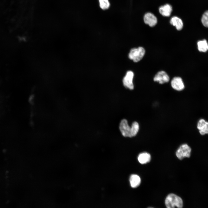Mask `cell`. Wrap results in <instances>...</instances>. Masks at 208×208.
Segmentation results:
<instances>
[{"instance_id":"cell-8","label":"cell","mask_w":208,"mask_h":208,"mask_svg":"<svg viewBox=\"0 0 208 208\" xmlns=\"http://www.w3.org/2000/svg\"><path fill=\"white\" fill-rule=\"evenodd\" d=\"M169 77L167 73L164 71L159 72L154 78V81L162 84L168 82L169 80Z\"/></svg>"},{"instance_id":"cell-4","label":"cell","mask_w":208,"mask_h":208,"mask_svg":"<svg viewBox=\"0 0 208 208\" xmlns=\"http://www.w3.org/2000/svg\"><path fill=\"white\" fill-rule=\"evenodd\" d=\"M191 151L190 146L186 144H184L178 148L176 152V155L179 159H181L185 157H190Z\"/></svg>"},{"instance_id":"cell-7","label":"cell","mask_w":208,"mask_h":208,"mask_svg":"<svg viewBox=\"0 0 208 208\" xmlns=\"http://www.w3.org/2000/svg\"><path fill=\"white\" fill-rule=\"evenodd\" d=\"M172 88L177 91H181L185 88V85L181 78L179 77H174L171 83Z\"/></svg>"},{"instance_id":"cell-6","label":"cell","mask_w":208,"mask_h":208,"mask_svg":"<svg viewBox=\"0 0 208 208\" xmlns=\"http://www.w3.org/2000/svg\"><path fill=\"white\" fill-rule=\"evenodd\" d=\"M197 128L201 135H203L208 134V122L205 119L201 118L198 120Z\"/></svg>"},{"instance_id":"cell-9","label":"cell","mask_w":208,"mask_h":208,"mask_svg":"<svg viewBox=\"0 0 208 208\" xmlns=\"http://www.w3.org/2000/svg\"><path fill=\"white\" fill-rule=\"evenodd\" d=\"M144 23L150 27L155 26L157 22V19L156 16L150 13L146 14L144 17Z\"/></svg>"},{"instance_id":"cell-13","label":"cell","mask_w":208,"mask_h":208,"mask_svg":"<svg viewBox=\"0 0 208 208\" xmlns=\"http://www.w3.org/2000/svg\"><path fill=\"white\" fill-rule=\"evenodd\" d=\"M131 186L133 188H136L141 183V179L138 175L133 174L131 175L129 179Z\"/></svg>"},{"instance_id":"cell-16","label":"cell","mask_w":208,"mask_h":208,"mask_svg":"<svg viewBox=\"0 0 208 208\" xmlns=\"http://www.w3.org/2000/svg\"><path fill=\"white\" fill-rule=\"evenodd\" d=\"M100 8L103 10L108 9L110 5L108 0H99Z\"/></svg>"},{"instance_id":"cell-2","label":"cell","mask_w":208,"mask_h":208,"mask_svg":"<svg viewBox=\"0 0 208 208\" xmlns=\"http://www.w3.org/2000/svg\"><path fill=\"white\" fill-rule=\"evenodd\" d=\"M165 204L168 208H173L175 207L181 208L183 207L182 199L173 194H170L167 196L165 200Z\"/></svg>"},{"instance_id":"cell-1","label":"cell","mask_w":208,"mask_h":208,"mask_svg":"<svg viewBox=\"0 0 208 208\" xmlns=\"http://www.w3.org/2000/svg\"><path fill=\"white\" fill-rule=\"evenodd\" d=\"M119 127L123 136L132 138L137 134L140 130V126L139 123L136 121L133 122L131 126H130L127 120L123 119L121 121Z\"/></svg>"},{"instance_id":"cell-5","label":"cell","mask_w":208,"mask_h":208,"mask_svg":"<svg viewBox=\"0 0 208 208\" xmlns=\"http://www.w3.org/2000/svg\"><path fill=\"white\" fill-rule=\"evenodd\" d=\"M134 73L131 71L127 72L125 76L123 79L124 86L127 88L132 90L134 89V85L133 82Z\"/></svg>"},{"instance_id":"cell-3","label":"cell","mask_w":208,"mask_h":208,"mask_svg":"<svg viewBox=\"0 0 208 208\" xmlns=\"http://www.w3.org/2000/svg\"><path fill=\"white\" fill-rule=\"evenodd\" d=\"M145 53V50L142 47L131 49L129 54V58L135 62H138L143 57Z\"/></svg>"},{"instance_id":"cell-14","label":"cell","mask_w":208,"mask_h":208,"mask_svg":"<svg viewBox=\"0 0 208 208\" xmlns=\"http://www.w3.org/2000/svg\"><path fill=\"white\" fill-rule=\"evenodd\" d=\"M198 50L201 52H205L208 50V43L206 40L198 41L197 43Z\"/></svg>"},{"instance_id":"cell-11","label":"cell","mask_w":208,"mask_h":208,"mask_svg":"<svg viewBox=\"0 0 208 208\" xmlns=\"http://www.w3.org/2000/svg\"><path fill=\"white\" fill-rule=\"evenodd\" d=\"M150 155L146 152L140 153L138 157V160L141 164H144L149 162L151 160Z\"/></svg>"},{"instance_id":"cell-10","label":"cell","mask_w":208,"mask_h":208,"mask_svg":"<svg viewBox=\"0 0 208 208\" xmlns=\"http://www.w3.org/2000/svg\"><path fill=\"white\" fill-rule=\"evenodd\" d=\"M172 10L171 6L169 4H166L160 7L159 9V13L163 16H169Z\"/></svg>"},{"instance_id":"cell-12","label":"cell","mask_w":208,"mask_h":208,"mask_svg":"<svg viewBox=\"0 0 208 208\" xmlns=\"http://www.w3.org/2000/svg\"><path fill=\"white\" fill-rule=\"evenodd\" d=\"M170 24L176 27L178 30H181L183 27V23L182 20L177 16L172 17L170 21Z\"/></svg>"},{"instance_id":"cell-15","label":"cell","mask_w":208,"mask_h":208,"mask_svg":"<svg viewBox=\"0 0 208 208\" xmlns=\"http://www.w3.org/2000/svg\"><path fill=\"white\" fill-rule=\"evenodd\" d=\"M201 21L203 25L205 27H208V10L206 11L203 14Z\"/></svg>"}]
</instances>
